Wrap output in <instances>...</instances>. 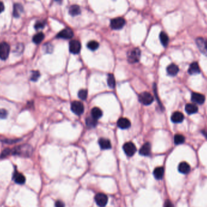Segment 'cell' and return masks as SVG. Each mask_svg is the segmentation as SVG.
I'll return each mask as SVG.
<instances>
[{
    "label": "cell",
    "instance_id": "obj_6",
    "mask_svg": "<svg viewBox=\"0 0 207 207\" xmlns=\"http://www.w3.org/2000/svg\"><path fill=\"white\" fill-rule=\"evenodd\" d=\"M72 111L76 115H81L84 111V106L82 103L79 101H74L71 104Z\"/></svg>",
    "mask_w": 207,
    "mask_h": 207
},
{
    "label": "cell",
    "instance_id": "obj_20",
    "mask_svg": "<svg viewBox=\"0 0 207 207\" xmlns=\"http://www.w3.org/2000/svg\"><path fill=\"white\" fill-rule=\"evenodd\" d=\"M23 12V7L21 4L16 3L13 5V15L15 17H19L21 13Z\"/></svg>",
    "mask_w": 207,
    "mask_h": 207
},
{
    "label": "cell",
    "instance_id": "obj_2",
    "mask_svg": "<svg viewBox=\"0 0 207 207\" xmlns=\"http://www.w3.org/2000/svg\"><path fill=\"white\" fill-rule=\"evenodd\" d=\"M141 58V50L139 48L131 49L127 53V59L130 63H136L139 61Z\"/></svg>",
    "mask_w": 207,
    "mask_h": 207
},
{
    "label": "cell",
    "instance_id": "obj_39",
    "mask_svg": "<svg viewBox=\"0 0 207 207\" xmlns=\"http://www.w3.org/2000/svg\"><path fill=\"white\" fill-rule=\"evenodd\" d=\"M4 10V5L3 2L0 1V13L3 12Z\"/></svg>",
    "mask_w": 207,
    "mask_h": 207
},
{
    "label": "cell",
    "instance_id": "obj_22",
    "mask_svg": "<svg viewBox=\"0 0 207 207\" xmlns=\"http://www.w3.org/2000/svg\"><path fill=\"white\" fill-rule=\"evenodd\" d=\"M185 111L188 114H193L198 111V108L196 105L192 103H188L185 106Z\"/></svg>",
    "mask_w": 207,
    "mask_h": 207
},
{
    "label": "cell",
    "instance_id": "obj_31",
    "mask_svg": "<svg viewBox=\"0 0 207 207\" xmlns=\"http://www.w3.org/2000/svg\"><path fill=\"white\" fill-rule=\"evenodd\" d=\"M99 43L96 41H90L87 43V47L91 50H95L99 47Z\"/></svg>",
    "mask_w": 207,
    "mask_h": 207
},
{
    "label": "cell",
    "instance_id": "obj_17",
    "mask_svg": "<svg viewBox=\"0 0 207 207\" xmlns=\"http://www.w3.org/2000/svg\"><path fill=\"white\" fill-rule=\"evenodd\" d=\"M178 170L182 174H188L190 171V166L186 162H181L178 166Z\"/></svg>",
    "mask_w": 207,
    "mask_h": 207
},
{
    "label": "cell",
    "instance_id": "obj_7",
    "mask_svg": "<svg viewBox=\"0 0 207 207\" xmlns=\"http://www.w3.org/2000/svg\"><path fill=\"white\" fill-rule=\"evenodd\" d=\"M81 46L78 40H72L69 43V50L73 54H78L81 50Z\"/></svg>",
    "mask_w": 207,
    "mask_h": 207
},
{
    "label": "cell",
    "instance_id": "obj_34",
    "mask_svg": "<svg viewBox=\"0 0 207 207\" xmlns=\"http://www.w3.org/2000/svg\"><path fill=\"white\" fill-rule=\"evenodd\" d=\"M44 26H45L44 21H39L35 23V25H34V28H35L37 30H38L40 29H43L44 27Z\"/></svg>",
    "mask_w": 207,
    "mask_h": 207
},
{
    "label": "cell",
    "instance_id": "obj_26",
    "mask_svg": "<svg viewBox=\"0 0 207 207\" xmlns=\"http://www.w3.org/2000/svg\"><path fill=\"white\" fill-rule=\"evenodd\" d=\"M85 122H86V124H87V125L90 128L95 127L98 123L97 120L94 118L92 116L88 117L87 118H86Z\"/></svg>",
    "mask_w": 207,
    "mask_h": 207
},
{
    "label": "cell",
    "instance_id": "obj_36",
    "mask_svg": "<svg viewBox=\"0 0 207 207\" xmlns=\"http://www.w3.org/2000/svg\"><path fill=\"white\" fill-rule=\"evenodd\" d=\"M10 153H11V150L9 149H5V150L3 152V153H2V154H1V157H6V156H7V155L10 154Z\"/></svg>",
    "mask_w": 207,
    "mask_h": 207
},
{
    "label": "cell",
    "instance_id": "obj_25",
    "mask_svg": "<svg viewBox=\"0 0 207 207\" xmlns=\"http://www.w3.org/2000/svg\"><path fill=\"white\" fill-rule=\"evenodd\" d=\"M92 117L98 120L102 116V111L101 109L98 107H95L92 109Z\"/></svg>",
    "mask_w": 207,
    "mask_h": 207
},
{
    "label": "cell",
    "instance_id": "obj_10",
    "mask_svg": "<svg viewBox=\"0 0 207 207\" xmlns=\"http://www.w3.org/2000/svg\"><path fill=\"white\" fill-rule=\"evenodd\" d=\"M95 201L99 206L104 207L107 203L108 198L106 194L103 193H99L95 196Z\"/></svg>",
    "mask_w": 207,
    "mask_h": 207
},
{
    "label": "cell",
    "instance_id": "obj_1",
    "mask_svg": "<svg viewBox=\"0 0 207 207\" xmlns=\"http://www.w3.org/2000/svg\"><path fill=\"white\" fill-rule=\"evenodd\" d=\"M32 152V148L29 145H23L16 146L11 150V153L14 155H18L20 156L29 157Z\"/></svg>",
    "mask_w": 207,
    "mask_h": 207
},
{
    "label": "cell",
    "instance_id": "obj_24",
    "mask_svg": "<svg viewBox=\"0 0 207 207\" xmlns=\"http://www.w3.org/2000/svg\"><path fill=\"white\" fill-rule=\"evenodd\" d=\"M68 13L72 16H77L81 13L80 7L78 5H72L69 8Z\"/></svg>",
    "mask_w": 207,
    "mask_h": 207
},
{
    "label": "cell",
    "instance_id": "obj_27",
    "mask_svg": "<svg viewBox=\"0 0 207 207\" xmlns=\"http://www.w3.org/2000/svg\"><path fill=\"white\" fill-rule=\"evenodd\" d=\"M44 38V34L43 32H39L33 37V41L36 44H40Z\"/></svg>",
    "mask_w": 207,
    "mask_h": 207
},
{
    "label": "cell",
    "instance_id": "obj_32",
    "mask_svg": "<svg viewBox=\"0 0 207 207\" xmlns=\"http://www.w3.org/2000/svg\"><path fill=\"white\" fill-rule=\"evenodd\" d=\"M87 91L86 90V89H81L80 91H79L78 92V97L82 100H85L86 98H87Z\"/></svg>",
    "mask_w": 207,
    "mask_h": 207
},
{
    "label": "cell",
    "instance_id": "obj_15",
    "mask_svg": "<svg viewBox=\"0 0 207 207\" xmlns=\"http://www.w3.org/2000/svg\"><path fill=\"white\" fill-rule=\"evenodd\" d=\"M184 119V116L182 113L180 112H175L172 114L171 117V120L172 122L178 123H181Z\"/></svg>",
    "mask_w": 207,
    "mask_h": 207
},
{
    "label": "cell",
    "instance_id": "obj_8",
    "mask_svg": "<svg viewBox=\"0 0 207 207\" xmlns=\"http://www.w3.org/2000/svg\"><path fill=\"white\" fill-rule=\"evenodd\" d=\"M73 37V32L70 28H65L60 31L57 36V38L63 39H70Z\"/></svg>",
    "mask_w": 207,
    "mask_h": 207
},
{
    "label": "cell",
    "instance_id": "obj_28",
    "mask_svg": "<svg viewBox=\"0 0 207 207\" xmlns=\"http://www.w3.org/2000/svg\"><path fill=\"white\" fill-rule=\"evenodd\" d=\"M159 39H160V41H161L162 44L164 46H167V44L168 43L169 38H168V37L166 33H165L164 32H161L160 35H159Z\"/></svg>",
    "mask_w": 207,
    "mask_h": 207
},
{
    "label": "cell",
    "instance_id": "obj_29",
    "mask_svg": "<svg viewBox=\"0 0 207 207\" xmlns=\"http://www.w3.org/2000/svg\"><path fill=\"white\" fill-rule=\"evenodd\" d=\"M107 84L110 88H114L116 85L115 78L113 74H109L107 76Z\"/></svg>",
    "mask_w": 207,
    "mask_h": 207
},
{
    "label": "cell",
    "instance_id": "obj_38",
    "mask_svg": "<svg viewBox=\"0 0 207 207\" xmlns=\"http://www.w3.org/2000/svg\"><path fill=\"white\" fill-rule=\"evenodd\" d=\"M165 207H174L170 200H167L165 203Z\"/></svg>",
    "mask_w": 207,
    "mask_h": 207
},
{
    "label": "cell",
    "instance_id": "obj_9",
    "mask_svg": "<svg viewBox=\"0 0 207 207\" xmlns=\"http://www.w3.org/2000/svg\"><path fill=\"white\" fill-rule=\"evenodd\" d=\"M123 149L128 156H132L136 152V147L132 142L126 143L123 146Z\"/></svg>",
    "mask_w": 207,
    "mask_h": 207
},
{
    "label": "cell",
    "instance_id": "obj_14",
    "mask_svg": "<svg viewBox=\"0 0 207 207\" xmlns=\"http://www.w3.org/2000/svg\"><path fill=\"white\" fill-rule=\"evenodd\" d=\"M200 72V68L199 66V64L197 62H193L192 63L190 66H189L188 72L191 74V75H195V74H198Z\"/></svg>",
    "mask_w": 207,
    "mask_h": 207
},
{
    "label": "cell",
    "instance_id": "obj_19",
    "mask_svg": "<svg viewBox=\"0 0 207 207\" xmlns=\"http://www.w3.org/2000/svg\"><path fill=\"white\" fill-rule=\"evenodd\" d=\"M99 144L102 149H109L112 147L110 140L106 139H104V138H101L99 140Z\"/></svg>",
    "mask_w": 207,
    "mask_h": 207
},
{
    "label": "cell",
    "instance_id": "obj_37",
    "mask_svg": "<svg viewBox=\"0 0 207 207\" xmlns=\"http://www.w3.org/2000/svg\"><path fill=\"white\" fill-rule=\"evenodd\" d=\"M56 207H64V203L61 201H57L55 203Z\"/></svg>",
    "mask_w": 207,
    "mask_h": 207
},
{
    "label": "cell",
    "instance_id": "obj_5",
    "mask_svg": "<svg viewBox=\"0 0 207 207\" xmlns=\"http://www.w3.org/2000/svg\"><path fill=\"white\" fill-rule=\"evenodd\" d=\"M126 24V20L121 17H117L111 20L110 26L113 29L119 30L122 29Z\"/></svg>",
    "mask_w": 207,
    "mask_h": 207
},
{
    "label": "cell",
    "instance_id": "obj_4",
    "mask_svg": "<svg viewBox=\"0 0 207 207\" xmlns=\"http://www.w3.org/2000/svg\"><path fill=\"white\" fill-rule=\"evenodd\" d=\"M10 46L6 42L0 43V58L3 60H6L9 55Z\"/></svg>",
    "mask_w": 207,
    "mask_h": 207
},
{
    "label": "cell",
    "instance_id": "obj_30",
    "mask_svg": "<svg viewBox=\"0 0 207 207\" xmlns=\"http://www.w3.org/2000/svg\"><path fill=\"white\" fill-rule=\"evenodd\" d=\"M174 141L176 145L182 144L185 142V137L181 134H176L174 137Z\"/></svg>",
    "mask_w": 207,
    "mask_h": 207
},
{
    "label": "cell",
    "instance_id": "obj_23",
    "mask_svg": "<svg viewBox=\"0 0 207 207\" xmlns=\"http://www.w3.org/2000/svg\"><path fill=\"white\" fill-rule=\"evenodd\" d=\"M13 179L16 183L18 184H23L26 181L25 177L22 174L19 173V172H16L14 174Z\"/></svg>",
    "mask_w": 207,
    "mask_h": 207
},
{
    "label": "cell",
    "instance_id": "obj_11",
    "mask_svg": "<svg viewBox=\"0 0 207 207\" xmlns=\"http://www.w3.org/2000/svg\"><path fill=\"white\" fill-rule=\"evenodd\" d=\"M197 45L202 52L207 56V41L202 38H197L196 40Z\"/></svg>",
    "mask_w": 207,
    "mask_h": 207
},
{
    "label": "cell",
    "instance_id": "obj_33",
    "mask_svg": "<svg viewBox=\"0 0 207 207\" xmlns=\"http://www.w3.org/2000/svg\"><path fill=\"white\" fill-rule=\"evenodd\" d=\"M40 76V74L39 72V71H34L32 72V76H31V80L36 81L38 80V79L39 78Z\"/></svg>",
    "mask_w": 207,
    "mask_h": 207
},
{
    "label": "cell",
    "instance_id": "obj_35",
    "mask_svg": "<svg viewBox=\"0 0 207 207\" xmlns=\"http://www.w3.org/2000/svg\"><path fill=\"white\" fill-rule=\"evenodd\" d=\"M7 115H8V112L5 109H0V118H6Z\"/></svg>",
    "mask_w": 207,
    "mask_h": 207
},
{
    "label": "cell",
    "instance_id": "obj_18",
    "mask_svg": "<svg viewBox=\"0 0 207 207\" xmlns=\"http://www.w3.org/2000/svg\"><path fill=\"white\" fill-rule=\"evenodd\" d=\"M151 152V145L150 143H145L140 149L139 153L141 155L144 156H147Z\"/></svg>",
    "mask_w": 207,
    "mask_h": 207
},
{
    "label": "cell",
    "instance_id": "obj_12",
    "mask_svg": "<svg viewBox=\"0 0 207 207\" xmlns=\"http://www.w3.org/2000/svg\"><path fill=\"white\" fill-rule=\"evenodd\" d=\"M117 126L120 128V129H127L129 128L131 126V123L130 122V120L126 118H120L117 122Z\"/></svg>",
    "mask_w": 207,
    "mask_h": 207
},
{
    "label": "cell",
    "instance_id": "obj_16",
    "mask_svg": "<svg viewBox=\"0 0 207 207\" xmlns=\"http://www.w3.org/2000/svg\"><path fill=\"white\" fill-rule=\"evenodd\" d=\"M179 71V69L178 66L175 64H170L167 68V73L171 76L176 75L178 74Z\"/></svg>",
    "mask_w": 207,
    "mask_h": 207
},
{
    "label": "cell",
    "instance_id": "obj_21",
    "mask_svg": "<svg viewBox=\"0 0 207 207\" xmlns=\"http://www.w3.org/2000/svg\"><path fill=\"white\" fill-rule=\"evenodd\" d=\"M164 174V169L163 167H158L156 168H155L153 172V174L154 177L156 179H161Z\"/></svg>",
    "mask_w": 207,
    "mask_h": 207
},
{
    "label": "cell",
    "instance_id": "obj_3",
    "mask_svg": "<svg viewBox=\"0 0 207 207\" xmlns=\"http://www.w3.org/2000/svg\"><path fill=\"white\" fill-rule=\"evenodd\" d=\"M139 100L144 105H150L153 103L154 98L150 93L144 92L139 95Z\"/></svg>",
    "mask_w": 207,
    "mask_h": 207
},
{
    "label": "cell",
    "instance_id": "obj_13",
    "mask_svg": "<svg viewBox=\"0 0 207 207\" xmlns=\"http://www.w3.org/2000/svg\"><path fill=\"white\" fill-rule=\"evenodd\" d=\"M205 100V96L201 94L193 92L192 94V101L194 103H197V104L201 105L203 104Z\"/></svg>",
    "mask_w": 207,
    "mask_h": 207
}]
</instances>
